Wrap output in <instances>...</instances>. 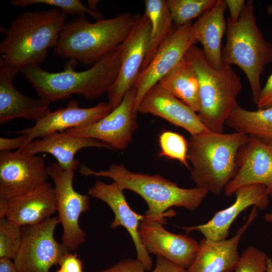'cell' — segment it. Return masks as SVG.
I'll list each match as a JSON object with an SVG mask.
<instances>
[{"label": "cell", "instance_id": "cell-44", "mask_svg": "<svg viewBox=\"0 0 272 272\" xmlns=\"http://www.w3.org/2000/svg\"><path fill=\"white\" fill-rule=\"evenodd\" d=\"M266 13L268 15L272 16V5H268L266 9Z\"/></svg>", "mask_w": 272, "mask_h": 272}, {"label": "cell", "instance_id": "cell-24", "mask_svg": "<svg viewBox=\"0 0 272 272\" xmlns=\"http://www.w3.org/2000/svg\"><path fill=\"white\" fill-rule=\"evenodd\" d=\"M227 8L225 0H217L214 6L192 24L190 34L202 46L209 63L220 70L223 65L222 59V40L227 30L224 13Z\"/></svg>", "mask_w": 272, "mask_h": 272}, {"label": "cell", "instance_id": "cell-12", "mask_svg": "<svg viewBox=\"0 0 272 272\" xmlns=\"http://www.w3.org/2000/svg\"><path fill=\"white\" fill-rule=\"evenodd\" d=\"M192 23L175 27L159 47L148 66L139 74L133 85L137 90L134 112L146 92L173 69L189 48L197 42L190 34Z\"/></svg>", "mask_w": 272, "mask_h": 272}, {"label": "cell", "instance_id": "cell-6", "mask_svg": "<svg viewBox=\"0 0 272 272\" xmlns=\"http://www.w3.org/2000/svg\"><path fill=\"white\" fill-rule=\"evenodd\" d=\"M197 77L200 109L197 114L210 131L223 133L224 125L238 104L236 99L242 88L239 77L231 65L220 70L208 62L202 49L193 45L185 54Z\"/></svg>", "mask_w": 272, "mask_h": 272}, {"label": "cell", "instance_id": "cell-9", "mask_svg": "<svg viewBox=\"0 0 272 272\" xmlns=\"http://www.w3.org/2000/svg\"><path fill=\"white\" fill-rule=\"evenodd\" d=\"M46 171L54 183L57 217L63 229L62 243L69 251H76L86 241L87 234L80 226L79 218L89 209V195L74 188V171L64 170L57 163L47 166Z\"/></svg>", "mask_w": 272, "mask_h": 272}, {"label": "cell", "instance_id": "cell-4", "mask_svg": "<svg viewBox=\"0 0 272 272\" xmlns=\"http://www.w3.org/2000/svg\"><path fill=\"white\" fill-rule=\"evenodd\" d=\"M139 15L123 13L94 23L85 16L75 17L63 26L54 54L84 65H93L124 42Z\"/></svg>", "mask_w": 272, "mask_h": 272}, {"label": "cell", "instance_id": "cell-26", "mask_svg": "<svg viewBox=\"0 0 272 272\" xmlns=\"http://www.w3.org/2000/svg\"><path fill=\"white\" fill-rule=\"evenodd\" d=\"M226 124L236 132L254 136L268 144L272 140V107L250 111L237 104Z\"/></svg>", "mask_w": 272, "mask_h": 272}, {"label": "cell", "instance_id": "cell-35", "mask_svg": "<svg viewBox=\"0 0 272 272\" xmlns=\"http://www.w3.org/2000/svg\"><path fill=\"white\" fill-rule=\"evenodd\" d=\"M256 105L258 109L272 107V73L261 90Z\"/></svg>", "mask_w": 272, "mask_h": 272}, {"label": "cell", "instance_id": "cell-3", "mask_svg": "<svg viewBox=\"0 0 272 272\" xmlns=\"http://www.w3.org/2000/svg\"><path fill=\"white\" fill-rule=\"evenodd\" d=\"M67 18V14L57 8L18 15L3 30L5 38L0 43V58L20 70L39 65L46 59L47 49L56 46Z\"/></svg>", "mask_w": 272, "mask_h": 272}, {"label": "cell", "instance_id": "cell-15", "mask_svg": "<svg viewBox=\"0 0 272 272\" xmlns=\"http://www.w3.org/2000/svg\"><path fill=\"white\" fill-rule=\"evenodd\" d=\"M112 110L108 102H100L92 107L81 108L77 100H71L66 107L50 111L36 121L34 126L15 132L27 135V139L23 147L37 138L52 132L92 124L104 117Z\"/></svg>", "mask_w": 272, "mask_h": 272}, {"label": "cell", "instance_id": "cell-16", "mask_svg": "<svg viewBox=\"0 0 272 272\" xmlns=\"http://www.w3.org/2000/svg\"><path fill=\"white\" fill-rule=\"evenodd\" d=\"M249 137L238 153L237 171L225 187V194L231 196L241 186L258 183L264 185L272 197V150L267 144Z\"/></svg>", "mask_w": 272, "mask_h": 272}, {"label": "cell", "instance_id": "cell-42", "mask_svg": "<svg viewBox=\"0 0 272 272\" xmlns=\"http://www.w3.org/2000/svg\"><path fill=\"white\" fill-rule=\"evenodd\" d=\"M266 272H272V259L269 257L267 258Z\"/></svg>", "mask_w": 272, "mask_h": 272}, {"label": "cell", "instance_id": "cell-33", "mask_svg": "<svg viewBox=\"0 0 272 272\" xmlns=\"http://www.w3.org/2000/svg\"><path fill=\"white\" fill-rule=\"evenodd\" d=\"M99 272H146L142 263L137 259H122L112 266Z\"/></svg>", "mask_w": 272, "mask_h": 272}, {"label": "cell", "instance_id": "cell-23", "mask_svg": "<svg viewBox=\"0 0 272 272\" xmlns=\"http://www.w3.org/2000/svg\"><path fill=\"white\" fill-rule=\"evenodd\" d=\"M56 211L54 187L45 181L26 193L10 198L6 218L22 227L38 224Z\"/></svg>", "mask_w": 272, "mask_h": 272}, {"label": "cell", "instance_id": "cell-37", "mask_svg": "<svg viewBox=\"0 0 272 272\" xmlns=\"http://www.w3.org/2000/svg\"><path fill=\"white\" fill-rule=\"evenodd\" d=\"M27 139V136L26 134H21L14 138L1 137L0 151L7 152L14 149L18 150L24 145Z\"/></svg>", "mask_w": 272, "mask_h": 272}, {"label": "cell", "instance_id": "cell-25", "mask_svg": "<svg viewBox=\"0 0 272 272\" xmlns=\"http://www.w3.org/2000/svg\"><path fill=\"white\" fill-rule=\"evenodd\" d=\"M158 84L194 111L199 112L200 99L197 77L193 68L184 57Z\"/></svg>", "mask_w": 272, "mask_h": 272}, {"label": "cell", "instance_id": "cell-27", "mask_svg": "<svg viewBox=\"0 0 272 272\" xmlns=\"http://www.w3.org/2000/svg\"><path fill=\"white\" fill-rule=\"evenodd\" d=\"M144 3L145 14L150 21L151 29L149 49L141 72L148 66L159 47L175 27L167 1L145 0Z\"/></svg>", "mask_w": 272, "mask_h": 272}, {"label": "cell", "instance_id": "cell-11", "mask_svg": "<svg viewBox=\"0 0 272 272\" xmlns=\"http://www.w3.org/2000/svg\"><path fill=\"white\" fill-rule=\"evenodd\" d=\"M151 22L144 14L140 15L130 33L121 44V65L118 77L107 92L112 110L122 101L133 86L147 54L150 39Z\"/></svg>", "mask_w": 272, "mask_h": 272}, {"label": "cell", "instance_id": "cell-7", "mask_svg": "<svg viewBox=\"0 0 272 272\" xmlns=\"http://www.w3.org/2000/svg\"><path fill=\"white\" fill-rule=\"evenodd\" d=\"M227 40L222 49L223 63L239 66L246 76L256 105L262 89L260 76L272 62V44L263 37L254 15L253 2L246 1L239 20H227Z\"/></svg>", "mask_w": 272, "mask_h": 272}, {"label": "cell", "instance_id": "cell-32", "mask_svg": "<svg viewBox=\"0 0 272 272\" xmlns=\"http://www.w3.org/2000/svg\"><path fill=\"white\" fill-rule=\"evenodd\" d=\"M267 257L264 252L249 246L240 256L235 272H266Z\"/></svg>", "mask_w": 272, "mask_h": 272}, {"label": "cell", "instance_id": "cell-40", "mask_svg": "<svg viewBox=\"0 0 272 272\" xmlns=\"http://www.w3.org/2000/svg\"><path fill=\"white\" fill-rule=\"evenodd\" d=\"M9 208V198L0 195V219L6 218Z\"/></svg>", "mask_w": 272, "mask_h": 272}, {"label": "cell", "instance_id": "cell-13", "mask_svg": "<svg viewBox=\"0 0 272 272\" xmlns=\"http://www.w3.org/2000/svg\"><path fill=\"white\" fill-rule=\"evenodd\" d=\"M48 176L43 158L19 150L0 152V195L10 198L26 193Z\"/></svg>", "mask_w": 272, "mask_h": 272}, {"label": "cell", "instance_id": "cell-30", "mask_svg": "<svg viewBox=\"0 0 272 272\" xmlns=\"http://www.w3.org/2000/svg\"><path fill=\"white\" fill-rule=\"evenodd\" d=\"M160 155L179 161L189 167L187 159V142L178 133L170 131L162 132L159 137Z\"/></svg>", "mask_w": 272, "mask_h": 272}, {"label": "cell", "instance_id": "cell-38", "mask_svg": "<svg viewBox=\"0 0 272 272\" xmlns=\"http://www.w3.org/2000/svg\"><path fill=\"white\" fill-rule=\"evenodd\" d=\"M225 1L230 12L229 18L233 22L238 21L246 1L245 0H225Z\"/></svg>", "mask_w": 272, "mask_h": 272}, {"label": "cell", "instance_id": "cell-8", "mask_svg": "<svg viewBox=\"0 0 272 272\" xmlns=\"http://www.w3.org/2000/svg\"><path fill=\"white\" fill-rule=\"evenodd\" d=\"M60 223L57 216L41 222L22 226V240L13 259L18 272H49L59 265L69 252L67 248L54 238V233Z\"/></svg>", "mask_w": 272, "mask_h": 272}, {"label": "cell", "instance_id": "cell-1", "mask_svg": "<svg viewBox=\"0 0 272 272\" xmlns=\"http://www.w3.org/2000/svg\"><path fill=\"white\" fill-rule=\"evenodd\" d=\"M121 44L89 69L76 72L71 64L62 72L50 73L39 65L22 67L20 72L32 84L40 98L54 103L78 94L95 100L107 93L115 82L120 68Z\"/></svg>", "mask_w": 272, "mask_h": 272}, {"label": "cell", "instance_id": "cell-19", "mask_svg": "<svg viewBox=\"0 0 272 272\" xmlns=\"http://www.w3.org/2000/svg\"><path fill=\"white\" fill-rule=\"evenodd\" d=\"M236 200L228 208L214 214V217L205 224L183 227L186 234L194 230L202 233L205 238L214 241L226 239L232 223L238 215L250 206L260 210L265 209L269 203V193L262 184L255 183L239 188L234 193Z\"/></svg>", "mask_w": 272, "mask_h": 272}, {"label": "cell", "instance_id": "cell-41", "mask_svg": "<svg viewBox=\"0 0 272 272\" xmlns=\"http://www.w3.org/2000/svg\"><path fill=\"white\" fill-rule=\"evenodd\" d=\"M99 1H87L88 8L92 11L99 14H102V13L98 11L97 9V4Z\"/></svg>", "mask_w": 272, "mask_h": 272}, {"label": "cell", "instance_id": "cell-5", "mask_svg": "<svg viewBox=\"0 0 272 272\" xmlns=\"http://www.w3.org/2000/svg\"><path fill=\"white\" fill-rule=\"evenodd\" d=\"M249 139V135L236 132L209 131L191 135L187 159L192 165L195 187L219 195L236 175L238 153Z\"/></svg>", "mask_w": 272, "mask_h": 272}, {"label": "cell", "instance_id": "cell-29", "mask_svg": "<svg viewBox=\"0 0 272 272\" xmlns=\"http://www.w3.org/2000/svg\"><path fill=\"white\" fill-rule=\"evenodd\" d=\"M21 228L6 218L0 219V258L14 259L21 243Z\"/></svg>", "mask_w": 272, "mask_h": 272}, {"label": "cell", "instance_id": "cell-20", "mask_svg": "<svg viewBox=\"0 0 272 272\" xmlns=\"http://www.w3.org/2000/svg\"><path fill=\"white\" fill-rule=\"evenodd\" d=\"M20 69L5 63L0 58V123L14 119L33 120L35 122L50 112L49 104L41 99L28 97L13 85Z\"/></svg>", "mask_w": 272, "mask_h": 272}, {"label": "cell", "instance_id": "cell-21", "mask_svg": "<svg viewBox=\"0 0 272 272\" xmlns=\"http://www.w3.org/2000/svg\"><path fill=\"white\" fill-rule=\"evenodd\" d=\"M257 215L253 206L245 223L231 238L214 241L204 238L199 243L198 252L187 268V272H231L234 270L240 258L238 247L240 239Z\"/></svg>", "mask_w": 272, "mask_h": 272}, {"label": "cell", "instance_id": "cell-36", "mask_svg": "<svg viewBox=\"0 0 272 272\" xmlns=\"http://www.w3.org/2000/svg\"><path fill=\"white\" fill-rule=\"evenodd\" d=\"M150 272H187V270L163 257L157 256L155 267Z\"/></svg>", "mask_w": 272, "mask_h": 272}, {"label": "cell", "instance_id": "cell-34", "mask_svg": "<svg viewBox=\"0 0 272 272\" xmlns=\"http://www.w3.org/2000/svg\"><path fill=\"white\" fill-rule=\"evenodd\" d=\"M59 265L63 272H84L82 261L76 254L67 253L62 258Z\"/></svg>", "mask_w": 272, "mask_h": 272}, {"label": "cell", "instance_id": "cell-22", "mask_svg": "<svg viewBox=\"0 0 272 272\" xmlns=\"http://www.w3.org/2000/svg\"><path fill=\"white\" fill-rule=\"evenodd\" d=\"M91 147L111 149L107 145L95 139L74 135L61 131L33 140L18 150L30 155L49 153L55 158L62 169L75 172L79 166V161L75 158L76 153L82 149Z\"/></svg>", "mask_w": 272, "mask_h": 272}, {"label": "cell", "instance_id": "cell-17", "mask_svg": "<svg viewBox=\"0 0 272 272\" xmlns=\"http://www.w3.org/2000/svg\"><path fill=\"white\" fill-rule=\"evenodd\" d=\"M123 190L115 181L106 184L97 180L89 189L87 194L104 201L110 207L115 216L110 228L114 229L121 226L126 229L134 243L137 259L142 263L146 270H150L153 266L152 260L142 244L139 233L140 223L145 219V215H139L130 209L123 194Z\"/></svg>", "mask_w": 272, "mask_h": 272}, {"label": "cell", "instance_id": "cell-31", "mask_svg": "<svg viewBox=\"0 0 272 272\" xmlns=\"http://www.w3.org/2000/svg\"><path fill=\"white\" fill-rule=\"evenodd\" d=\"M45 4L55 6L67 14L77 17L85 16L86 13L92 16L96 21L102 18V14H97L86 7L80 0H12L11 5L15 7H25L32 4Z\"/></svg>", "mask_w": 272, "mask_h": 272}, {"label": "cell", "instance_id": "cell-28", "mask_svg": "<svg viewBox=\"0 0 272 272\" xmlns=\"http://www.w3.org/2000/svg\"><path fill=\"white\" fill-rule=\"evenodd\" d=\"M217 0H167L174 25L178 27L191 22L210 10Z\"/></svg>", "mask_w": 272, "mask_h": 272}, {"label": "cell", "instance_id": "cell-46", "mask_svg": "<svg viewBox=\"0 0 272 272\" xmlns=\"http://www.w3.org/2000/svg\"><path fill=\"white\" fill-rule=\"evenodd\" d=\"M56 272H63L61 269H59V270H57Z\"/></svg>", "mask_w": 272, "mask_h": 272}, {"label": "cell", "instance_id": "cell-10", "mask_svg": "<svg viewBox=\"0 0 272 272\" xmlns=\"http://www.w3.org/2000/svg\"><path fill=\"white\" fill-rule=\"evenodd\" d=\"M137 90L132 86L120 104L104 117L88 126L65 130L72 135L92 138L109 146L111 149L122 150L128 147L137 128L134 106Z\"/></svg>", "mask_w": 272, "mask_h": 272}, {"label": "cell", "instance_id": "cell-18", "mask_svg": "<svg viewBox=\"0 0 272 272\" xmlns=\"http://www.w3.org/2000/svg\"><path fill=\"white\" fill-rule=\"evenodd\" d=\"M137 113L161 117L185 129L191 135L210 131L196 112L159 84L154 85L144 95Z\"/></svg>", "mask_w": 272, "mask_h": 272}, {"label": "cell", "instance_id": "cell-2", "mask_svg": "<svg viewBox=\"0 0 272 272\" xmlns=\"http://www.w3.org/2000/svg\"><path fill=\"white\" fill-rule=\"evenodd\" d=\"M81 175L106 177L118 183L123 189L131 190L142 197L148 208L145 219L167 223L166 217L175 215L173 207L194 211L200 206L208 192L197 187L181 188L159 174L136 173L127 169L123 164L111 165L106 170L94 171L84 164L80 166Z\"/></svg>", "mask_w": 272, "mask_h": 272}, {"label": "cell", "instance_id": "cell-39", "mask_svg": "<svg viewBox=\"0 0 272 272\" xmlns=\"http://www.w3.org/2000/svg\"><path fill=\"white\" fill-rule=\"evenodd\" d=\"M0 272H18L11 259L0 258Z\"/></svg>", "mask_w": 272, "mask_h": 272}, {"label": "cell", "instance_id": "cell-45", "mask_svg": "<svg viewBox=\"0 0 272 272\" xmlns=\"http://www.w3.org/2000/svg\"><path fill=\"white\" fill-rule=\"evenodd\" d=\"M267 144L272 150V140H271Z\"/></svg>", "mask_w": 272, "mask_h": 272}, {"label": "cell", "instance_id": "cell-43", "mask_svg": "<svg viewBox=\"0 0 272 272\" xmlns=\"http://www.w3.org/2000/svg\"><path fill=\"white\" fill-rule=\"evenodd\" d=\"M264 219L267 222H272V212L266 214L264 216Z\"/></svg>", "mask_w": 272, "mask_h": 272}, {"label": "cell", "instance_id": "cell-14", "mask_svg": "<svg viewBox=\"0 0 272 272\" xmlns=\"http://www.w3.org/2000/svg\"><path fill=\"white\" fill-rule=\"evenodd\" d=\"M139 236L149 253L163 257L187 268L198 252L199 243L187 234H175L166 230L160 222L144 219L140 224Z\"/></svg>", "mask_w": 272, "mask_h": 272}]
</instances>
